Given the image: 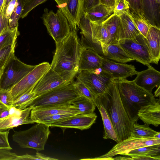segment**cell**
Masks as SVG:
<instances>
[{
    "label": "cell",
    "mask_w": 160,
    "mask_h": 160,
    "mask_svg": "<svg viewBox=\"0 0 160 160\" xmlns=\"http://www.w3.org/2000/svg\"><path fill=\"white\" fill-rule=\"evenodd\" d=\"M55 43L56 50L50 69L66 82H72L79 72V62L83 48L76 31H71L62 40Z\"/></svg>",
    "instance_id": "cell-1"
},
{
    "label": "cell",
    "mask_w": 160,
    "mask_h": 160,
    "mask_svg": "<svg viewBox=\"0 0 160 160\" xmlns=\"http://www.w3.org/2000/svg\"><path fill=\"white\" fill-rule=\"evenodd\" d=\"M97 97L108 115L117 133L119 142L129 138L134 123L128 117L123 106L117 80H112L106 91Z\"/></svg>",
    "instance_id": "cell-2"
},
{
    "label": "cell",
    "mask_w": 160,
    "mask_h": 160,
    "mask_svg": "<svg viewBox=\"0 0 160 160\" xmlns=\"http://www.w3.org/2000/svg\"><path fill=\"white\" fill-rule=\"evenodd\" d=\"M119 93L123 106L130 119L134 123L139 118L138 113L142 108L156 102L150 92L136 84L133 80H117Z\"/></svg>",
    "instance_id": "cell-3"
},
{
    "label": "cell",
    "mask_w": 160,
    "mask_h": 160,
    "mask_svg": "<svg viewBox=\"0 0 160 160\" xmlns=\"http://www.w3.org/2000/svg\"><path fill=\"white\" fill-rule=\"evenodd\" d=\"M80 96L73 82H69L38 96L29 106L32 108L71 105L72 102Z\"/></svg>",
    "instance_id": "cell-4"
},
{
    "label": "cell",
    "mask_w": 160,
    "mask_h": 160,
    "mask_svg": "<svg viewBox=\"0 0 160 160\" xmlns=\"http://www.w3.org/2000/svg\"><path fill=\"white\" fill-rule=\"evenodd\" d=\"M37 123L26 130L15 131L12 135L13 141L22 148H32L38 152L44 150L51 133L49 127Z\"/></svg>",
    "instance_id": "cell-5"
},
{
    "label": "cell",
    "mask_w": 160,
    "mask_h": 160,
    "mask_svg": "<svg viewBox=\"0 0 160 160\" xmlns=\"http://www.w3.org/2000/svg\"><path fill=\"white\" fill-rule=\"evenodd\" d=\"M41 18L48 33L55 42L62 40L71 32L68 22L59 8L55 13L45 8Z\"/></svg>",
    "instance_id": "cell-6"
},
{
    "label": "cell",
    "mask_w": 160,
    "mask_h": 160,
    "mask_svg": "<svg viewBox=\"0 0 160 160\" xmlns=\"http://www.w3.org/2000/svg\"><path fill=\"white\" fill-rule=\"evenodd\" d=\"M36 66L24 63L15 56L12 58L4 68L0 79V89H10Z\"/></svg>",
    "instance_id": "cell-7"
},
{
    "label": "cell",
    "mask_w": 160,
    "mask_h": 160,
    "mask_svg": "<svg viewBox=\"0 0 160 160\" xmlns=\"http://www.w3.org/2000/svg\"><path fill=\"white\" fill-rule=\"evenodd\" d=\"M77 79L83 82L96 97L103 94L113 79L101 67L79 71Z\"/></svg>",
    "instance_id": "cell-8"
},
{
    "label": "cell",
    "mask_w": 160,
    "mask_h": 160,
    "mask_svg": "<svg viewBox=\"0 0 160 160\" xmlns=\"http://www.w3.org/2000/svg\"><path fill=\"white\" fill-rule=\"evenodd\" d=\"M160 144V138L156 137L149 138H129L115 145L106 154L94 158L84 159L93 160H113L116 155L125 156L130 151L150 145Z\"/></svg>",
    "instance_id": "cell-9"
},
{
    "label": "cell",
    "mask_w": 160,
    "mask_h": 160,
    "mask_svg": "<svg viewBox=\"0 0 160 160\" xmlns=\"http://www.w3.org/2000/svg\"><path fill=\"white\" fill-rule=\"evenodd\" d=\"M118 43L135 60L148 67L151 66L152 60L145 38L140 33L132 38L119 40Z\"/></svg>",
    "instance_id": "cell-10"
},
{
    "label": "cell",
    "mask_w": 160,
    "mask_h": 160,
    "mask_svg": "<svg viewBox=\"0 0 160 160\" xmlns=\"http://www.w3.org/2000/svg\"><path fill=\"white\" fill-rule=\"evenodd\" d=\"M50 64L44 62L38 65L10 89L13 101L25 93L32 90L44 75L50 69Z\"/></svg>",
    "instance_id": "cell-11"
},
{
    "label": "cell",
    "mask_w": 160,
    "mask_h": 160,
    "mask_svg": "<svg viewBox=\"0 0 160 160\" xmlns=\"http://www.w3.org/2000/svg\"><path fill=\"white\" fill-rule=\"evenodd\" d=\"M67 18L71 31H76L83 12L82 0H54Z\"/></svg>",
    "instance_id": "cell-12"
},
{
    "label": "cell",
    "mask_w": 160,
    "mask_h": 160,
    "mask_svg": "<svg viewBox=\"0 0 160 160\" xmlns=\"http://www.w3.org/2000/svg\"><path fill=\"white\" fill-rule=\"evenodd\" d=\"M101 68L109 74L114 80L126 79L137 75L138 72L134 65L122 63L110 60L102 57Z\"/></svg>",
    "instance_id": "cell-13"
},
{
    "label": "cell",
    "mask_w": 160,
    "mask_h": 160,
    "mask_svg": "<svg viewBox=\"0 0 160 160\" xmlns=\"http://www.w3.org/2000/svg\"><path fill=\"white\" fill-rule=\"evenodd\" d=\"M97 118V116L94 113L87 115L78 114L51 124L49 127H59L63 131L68 128L83 130L89 128L95 123Z\"/></svg>",
    "instance_id": "cell-14"
},
{
    "label": "cell",
    "mask_w": 160,
    "mask_h": 160,
    "mask_svg": "<svg viewBox=\"0 0 160 160\" xmlns=\"http://www.w3.org/2000/svg\"><path fill=\"white\" fill-rule=\"evenodd\" d=\"M68 83L50 68L37 83L32 92L38 96Z\"/></svg>",
    "instance_id": "cell-15"
},
{
    "label": "cell",
    "mask_w": 160,
    "mask_h": 160,
    "mask_svg": "<svg viewBox=\"0 0 160 160\" xmlns=\"http://www.w3.org/2000/svg\"><path fill=\"white\" fill-rule=\"evenodd\" d=\"M64 113L78 115L80 114V112L72 105L53 106L32 108L30 112V117L32 121L37 123L39 120L46 116Z\"/></svg>",
    "instance_id": "cell-16"
},
{
    "label": "cell",
    "mask_w": 160,
    "mask_h": 160,
    "mask_svg": "<svg viewBox=\"0 0 160 160\" xmlns=\"http://www.w3.org/2000/svg\"><path fill=\"white\" fill-rule=\"evenodd\" d=\"M133 80L138 86L152 92L154 88L160 86V72L151 66L146 70L138 72Z\"/></svg>",
    "instance_id": "cell-17"
},
{
    "label": "cell",
    "mask_w": 160,
    "mask_h": 160,
    "mask_svg": "<svg viewBox=\"0 0 160 160\" xmlns=\"http://www.w3.org/2000/svg\"><path fill=\"white\" fill-rule=\"evenodd\" d=\"M32 107L29 106L22 110L20 116L16 115L9 116L0 119V131H4L17 126L35 123L30 118Z\"/></svg>",
    "instance_id": "cell-18"
},
{
    "label": "cell",
    "mask_w": 160,
    "mask_h": 160,
    "mask_svg": "<svg viewBox=\"0 0 160 160\" xmlns=\"http://www.w3.org/2000/svg\"><path fill=\"white\" fill-rule=\"evenodd\" d=\"M142 17L152 26L160 28V8L157 0H141Z\"/></svg>",
    "instance_id": "cell-19"
},
{
    "label": "cell",
    "mask_w": 160,
    "mask_h": 160,
    "mask_svg": "<svg viewBox=\"0 0 160 160\" xmlns=\"http://www.w3.org/2000/svg\"><path fill=\"white\" fill-rule=\"evenodd\" d=\"M102 57L95 51L83 47L79 62V72L92 70L101 67Z\"/></svg>",
    "instance_id": "cell-20"
},
{
    "label": "cell",
    "mask_w": 160,
    "mask_h": 160,
    "mask_svg": "<svg viewBox=\"0 0 160 160\" xmlns=\"http://www.w3.org/2000/svg\"><path fill=\"white\" fill-rule=\"evenodd\" d=\"M145 39L152 63L158 64L160 58V28L151 26Z\"/></svg>",
    "instance_id": "cell-21"
},
{
    "label": "cell",
    "mask_w": 160,
    "mask_h": 160,
    "mask_svg": "<svg viewBox=\"0 0 160 160\" xmlns=\"http://www.w3.org/2000/svg\"><path fill=\"white\" fill-rule=\"evenodd\" d=\"M118 16L120 21L118 32L119 40L132 38L140 34L134 23L129 9Z\"/></svg>",
    "instance_id": "cell-22"
},
{
    "label": "cell",
    "mask_w": 160,
    "mask_h": 160,
    "mask_svg": "<svg viewBox=\"0 0 160 160\" xmlns=\"http://www.w3.org/2000/svg\"><path fill=\"white\" fill-rule=\"evenodd\" d=\"M105 58L110 60L122 63L135 60L121 47L119 43L100 44Z\"/></svg>",
    "instance_id": "cell-23"
},
{
    "label": "cell",
    "mask_w": 160,
    "mask_h": 160,
    "mask_svg": "<svg viewBox=\"0 0 160 160\" xmlns=\"http://www.w3.org/2000/svg\"><path fill=\"white\" fill-rule=\"evenodd\" d=\"M160 99L154 104L141 108L138 113V118L144 123L157 127L160 124Z\"/></svg>",
    "instance_id": "cell-24"
},
{
    "label": "cell",
    "mask_w": 160,
    "mask_h": 160,
    "mask_svg": "<svg viewBox=\"0 0 160 160\" xmlns=\"http://www.w3.org/2000/svg\"><path fill=\"white\" fill-rule=\"evenodd\" d=\"M113 7L100 4L83 12L85 17L90 21L102 23L113 13Z\"/></svg>",
    "instance_id": "cell-25"
},
{
    "label": "cell",
    "mask_w": 160,
    "mask_h": 160,
    "mask_svg": "<svg viewBox=\"0 0 160 160\" xmlns=\"http://www.w3.org/2000/svg\"><path fill=\"white\" fill-rule=\"evenodd\" d=\"M93 102L101 114L104 126V139H110L119 142L117 133L108 115L99 99L96 97Z\"/></svg>",
    "instance_id": "cell-26"
},
{
    "label": "cell",
    "mask_w": 160,
    "mask_h": 160,
    "mask_svg": "<svg viewBox=\"0 0 160 160\" xmlns=\"http://www.w3.org/2000/svg\"><path fill=\"white\" fill-rule=\"evenodd\" d=\"M93 43L100 45L101 43L107 44L109 41V35L104 24L89 21Z\"/></svg>",
    "instance_id": "cell-27"
},
{
    "label": "cell",
    "mask_w": 160,
    "mask_h": 160,
    "mask_svg": "<svg viewBox=\"0 0 160 160\" xmlns=\"http://www.w3.org/2000/svg\"><path fill=\"white\" fill-rule=\"evenodd\" d=\"M120 21L119 16L113 13L103 22L109 35V41L108 44L118 43V32Z\"/></svg>",
    "instance_id": "cell-28"
},
{
    "label": "cell",
    "mask_w": 160,
    "mask_h": 160,
    "mask_svg": "<svg viewBox=\"0 0 160 160\" xmlns=\"http://www.w3.org/2000/svg\"><path fill=\"white\" fill-rule=\"evenodd\" d=\"M72 105L78 110L80 114H92L96 107L93 101L82 96L73 100Z\"/></svg>",
    "instance_id": "cell-29"
},
{
    "label": "cell",
    "mask_w": 160,
    "mask_h": 160,
    "mask_svg": "<svg viewBox=\"0 0 160 160\" xmlns=\"http://www.w3.org/2000/svg\"><path fill=\"white\" fill-rule=\"evenodd\" d=\"M19 35L18 27L12 30L5 28L0 34V49L10 46H16V40Z\"/></svg>",
    "instance_id": "cell-30"
},
{
    "label": "cell",
    "mask_w": 160,
    "mask_h": 160,
    "mask_svg": "<svg viewBox=\"0 0 160 160\" xmlns=\"http://www.w3.org/2000/svg\"><path fill=\"white\" fill-rule=\"evenodd\" d=\"M160 144L144 146L129 152L125 156L131 158L138 157H155L160 156Z\"/></svg>",
    "instance_id": "cell-31"
},
{
    "label": "cell",
    "mask_w": 160,
    "mask_h": 160,
    "mask_svg": "<svg viewBox=\"0 0 160 160\" xmlns=\"http://www.w3.org/2000/svg\"><path fill=\"white\" fill-rule=\"evenodd\" d=\"M148 125L144 123L140 125L136 122L134 123L133 128L129 138H149L155 137L159 132H157L150 128Z\"/></svg>",
    "instance_id": "cell-32"
},
{
    "label": "cell",
    "mask_w": 160,
    "mask_h": 160,
    "mask_svg": "<svg viewBox=\"0 0 160 160\" xmlns=\"http://www.w3.org/2000/svg\"><path fill=\"white\" fill-rule=\"evenodd\" d=\"M26 0H17L14 8L8 20V28L14 29L18 26V21L21 14Z\"/></svg>",
    "instance_id": "cell-33"
},
{
    "label": "cell",
    "mask_w": 160,
    "mask_h": 160,
    "mask_svg": "<svg viewBox=\"0 0 160 160\" xmlns=\"http://www.w3.org/2000/svg\"><path fill=\"white\" fill-rule=\"evenodd\" d=\"M32 90L22 95L13 101L12 106L20 110H23L29 107L33 101L37 97Z\"/></svg>",
    "instance_id": "cell-34"
},
{
    "label": "cell",
    "mask_w": 160,
    "mask_h": 160,
    "mask_svg": "<svg viewBox=\"0 0 160 160\" xmlns=\"http://www.w3.org/2000/svg\"><path fill=\"white\" fill-rule=\"evenodd\" d=\"M130 12L137 29L141 34L146 38L151 26L142 17L130 11Z\"/></svg>",
    "instance_id": "cell-35"
},
{
    "label": "cell",
    "mask_w": 160,
    "mask_h": 160,
    "mask_svg": "<svg viewBox=\"0 0 160 160\" xmlns=\"http://www.w3.org/2000/svg\"><path fill=\"white\" fill-rule=\"evenodd\" d=\"M75 115H76L71 113H64L47 116L39 120L37 123H41L49 126L51 124L68 118Z\"/></svg>",
    "instance_id": "cell-36"
},
{
    "label": "cell",
    "mask_w": 160,
    "mask_h": 160,
    "mask_svg": "<svg viewBox=\"0 0 160 160\" xmlns=\"http://www.w3.org/2000/svg\"><path fill=\"white\" fill-rule=\"evenodd\" d=\"M15 46H8L0 49V66H5L9 61L15 56Z\"/></svg>",
    "instance_id": "cell-37"
},
{
    "label": "cell",
    "mask_w": 160,
    "mask_h": 160,
    "mask_svg": "<svg viewBox=\"0 0 160 160\" xmlns=\"http://www.w3.org/2000/svg\"><path fill=\"white\" fill-rule=\"evenodd\" d=\"M73 84L81 96L92 101L96 98L85 84L81 80L77 79V81L73 82Z\"/></svg>",
    "instance_id": "cell-38"
},
{
    "label": "cell",
    "mask_w": 160,
    "mask_h": 160,
    "mask_svg": "<svg viewBox=\"0 0 160 160\" xmlns=\"http://www.w3.org/2000/svg\"><path fill=\"white\" fill-rule=\"evenodd\" d=\"M48 0H26L20 18L26 17L29 13L38 5Z\"/></svg>",
    "instance_id": "cell-39"
},
{
    "label": "cell",
    "mask_w": 160,
    "mask_h": 160,
    "mask_svg": "<svg viewBox=\"0 0 160 160\" xmlns=\"http://www.w3.org/2000/svg\"><path fill=\"white\" fill-rule=\"evenodd\" d=\"M56 160L58 159L47 156L37 152L35 155H30L26 153L21 156H17L15 160Z\"/></svg>",
    "instance_id": "cell-40"
},
{
    "label": "cell",
    "mask_w": 160,
    "mask_h": 160,
    "mask_svg": "<svg viewBox=\"0 0 160 160\" xmlns=\"http://www.w3.org/2000/svg\"><path fill=\"white\" fill-rule=\"evenodd\" d=\"M129 9L128 3L126 0H115L113 13L119 16Z\"/></svg>",
    "instance_id": "cell-41"
},
{
    "label": "cell",
    "mask_w": 160,
    "mask_h": 160,
    "mask_svg": "<svg viewBox=\"0 0 160 160\" xmlns=\"http://www.w3.org/2000/svg\"><path fill=\"white\" fill-rule=\"evenodd\" d=\"M0 101L8 107L12 106L13 100L10 89H0Z\"/></svg>",
    "instance_id": "cell-42"
},
{
    "label": "cell",
    "mask_w": 160,
    "mask_h": 160,
    "mask_svg": "<svg viewBox=\"0 0 160 160\" xmlns=\"http://www.w3.org/2000/svg\"><path fill=\"white\" fill-rule=\"evenodd\" d=\"M127 1L130 11L142 17L141 9V0H126Z\"/></svg>",
    "instance_id": "cell-43"
},
{
    "label": "cell",
    "mask_w": 160,
    "mask_h": 160,
    "mask_svg": "<svg viewBox=\"0 0 160 160\" xmlns=\"http://www.w3.org/2000/svg\"><path fill=\"white\" fill-rule=\"evenodd\" d=\"M9 130L0 131V149H5L11 150L12 148L8 140Z\"/></svg>",
    "instance_id": "cell-44"
},
{
    "label": "cell",
    "mask_w": 160,
    "mask_h": 160,
    "mask_svg": "<svg viewBox=\"0 0 160 160\" xmlns=\"http://www.w3.org/2000/svg\"><path fill=\"white\" fill-rule=\"evenodd\" d=\"M6 7L3 5L0 11V34L5 28H8V19L6 16Z\"/></svg>",
    "instance_id": "cell-45"
},
{
    "label": "cell",
    "mask_w": 160,
    "mask_h": 160,
    "mask_svg": "<svg viewBox=\"0 0 160 160\" xmlns=\"http://www.w3.org/2000/svg\"><path fill=\"white\" fill-rule=\"evenodd\" d=\"M17 156L10 150L0 149V160H15Z\"/></svg>",
    "instance_id": "cell-46"
},
{
    "label": "cell",
    "mask_w": 160,
    "mask_h": 160,
    "mask_svg": "<svg viewBox=\"0 0 160 160\" xmlns=\"http://www.w3.org/2000/svg\"><path fill=\"white\" fill-rule=\"evenodd\" d=\"M100 4V0H84L83 3V11L84 12Z\"/></svg>",
    "instance_id": "cell-47"
},
{
    "label": "cell",
    "mask_w": 160,
    "mask_h": 160,
    "mask_svg": "<svg viewBox=\"0 0 160 160\" xmlns=\"http://www.w3.org/2000/svg\"><path fill=\"white\" fill-rule=\"evenodd\" d=\"M10 107L0 101V119L9 115Z\"/></svg>",
    "instance_id": "cell-48"
},
{
    "label": "cell",
    "mask_w": 160,
    "mask_h": 160,
    "mask_svg": "<svg viewBox=\"0 0 160 160\" xmlns=\"http://www.w3.org/2000/svg\"><path fill=\"white\" fill-rule=\"evenodd\" d=\"M17 0H12L6 7V16L8 19L14 8Z\"/></svg>",
    "instance_id": "cell-49"
},
{
    "label": "cell",
    "mask_w": 160,
    "mask_h": 160,
    "mask_svg": "<svg viewBox=\"0 0 160 160\" xmlns=\"http://www.w3.org/2000/svg\"><path fill=\"white\" fill-rule=\"evenodd\" d=\"M131 160H160V156H155V157H148V156L138 157L131 158Z\"/></svg>",
    "instance_id": "cell-50"
},
{
    "label": "cell",
    "mask_w": 160,
    "mask_h": 160,
    "mask_svg": "<svg viewBox=\"0 0 160 160\" xmlns=\"http://www.w3.org/2000/svg\"><path fill=\"white\" fill-rule=\"evenodd\" d=\"M100 4L109 7H114L115 0H100Z\"/></svg>",
    "instance_id": "cell-51"
},
{
    "label": "cell",
    "mask_w": 160,
    "mask_h": 160,
    "mask_svg": "<svg viewBox=\"0 0 160 160\" xmlns=\"http://www.w3.org/2000/svg\"><path fill=\"white\" fill-rule=\"evenodd\" d=\"M126 157L119 156L115 158H113V160H131V158L127 156Z\"/></svg>",
    "instance_id": "cell-52"
},
{
    "label": "cell",
    "mask_w": 160,
    "mask_h": 160,
    "mask_svg": "<svg viewBox=\"0 0 160 160\" xmlns=\"http://www.w3.org/2000/svg\"><path fill=\"white\" fill-rule=\"evenodd\" d=\"M160 86L158 87V88L156 89L154 92V96L155 97H158L160 96Z\"/></svg>",
    "instance_id": "cell-53"
},
{
    "label": "cell",
    "mask_w": 160,
    "mask_h": 160,
    "mask_svg": "<svg viewBox=\"0 0 160 160\" xmlns=\"http://www.w3.org/2000/svg\"><path fill=\"white\" fill-rule=\"evenodd\" d=\"M4 1L5 0H0V11L3 5Z\"/></svg>",
    "instance_id": "cell-54"
},
{
    "label": "cell",
    "mask_w": 160,
    "mask_h": 160,
    "mask_svg": "<svg viewBox=\"0 0 160 160\" xmlns=\"http://www.w3.org/2000/svg\"><path fill=\"white\" fill-rule=\"evenodd\" d=\"M5 66H0V79L3 72V70Z\"/></svg>",
    "instance_id": "cell-55"
},
{
    "label": "cell",
    "mask_w": 160,
    "mask_h": 160,
    "mask_svg": "<svg viewBox=\"0 0 160 160\" xmlns=\"http://www.w3.org/2000/svg\"><path fill=\"white\" fill-rule=\"evenodd\" d=\"M11 0H5L4 2V6H7Z\"/></svg>",
    "instance_id": "cell-56"
},
{
    "label": "cell",
    "mask_w": 160,
    "mask_h": 160,
    "mask_svg": "<svg viewBox=\"0 0 160 160\" xmlns=\"http://www.w3.org/2000/svg\"><path fill=\"white\" fill-rule=\"evenodd\" d=\"M157 2L159 4H160V0H157Z\"/></svg>",
    "instance_id": "cell-57"
},
{
    "label": "cell",
    "mask_w": 160,
    "mask_h": 160,
    "mask_svg": "<svg viewBox=\"0 0 160 160\" xmlns=\"http://www.w3.org/2000/svg\"><path fill=\"white\" fill-rule=\"evenodd\" d=\"M82 0V3H83V2L84 1V0Z\"/></svg>",
    "instance_id": "cell-58"
}]
</instances>
